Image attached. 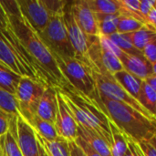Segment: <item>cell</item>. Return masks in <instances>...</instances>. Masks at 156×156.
Masks as SVG:
<instances>
[{"instance_id": "6da1fadb", "label": "cell", "mask_w": 156, "mask_h": 156, "mask_svg": "<svg viewBox=\"0 0 156 156\" xmlns=\"http://www.w3.org/2000/svg\"><path fill=\"white\" fill-rule=\"evenodd\" d=\"M0 4L6 15L9 28L49 83L57 89L67 85L51 53L21 15L16 0H3Z\"/></svg>"}, {"instance_id": "7a4b0ae2", "label": "cell", "mask_w": 156, "mask_h": 156, "mask_svg": "<svg viewBox=\"0 0 156 156\" xmlns=\"http://www.w3.org/2000/svg\"><path fill=\"white\" fill-rule=\"evenodd\" d=\"M57 89V88H56ZM64 103L78 125L91 130L101 135L111 146L112 136L110 120L105 113L103 105L74 90L69 83L60 89Z\"/></svg>"}, {"instance_id": "3957f363", "label": "cell", "mask_w": 156, "mask_h": 156, "mask_svg": "<svg viewBox=\"0 0 156 156\" xmlns=\"http://www.w3.org/2000/svg\"><path fill=\"white\" fill-rule=\"evenodd\" d=\"M109 120L129 139L135 143L156 136V120H152L131 106L99 94Z\"/></svg>"}, {"instance_id": "277c9868", "label": "cell", "mask_w": 156, "mask_h": 156, "mask_svg": "<svg viewBox=\"0 0 156 156\" xmlns=\"http://www.w3.org/2000/svg\"><path fill=\"white\" fill-rule=\"evenodd\" d=\"M66 81L77 91L100 102L99 92L92 77L90 64L77 58H66L51 54Z\"/></svg>"}, {"instance_id": "5b68a950", "label": "cell", "mask_w": 156, "mask_h": 156, "mask_svg": "<svg viewBox=\"0 0 156 156\" xmlns=\"http://www.w3.org/2000/svg\"><path fill=\"white\" fill-rule=\"evenodd\" d=\"M62 14L51 16L47 27L37 35L51 54L73 58L76 55L69 40Z\"/></svg>"}, {"instance_id": "8992f818", "label": "cell", "mask_w": 156, "mask_h": 156, "mask_svg": "<svg viewBox=\"0 0 156 156\" xmlns=\"http://www.w3.org/2000/svg\"><path fill=\"white\" fill-rule=\"evenodd\" d=\"M91 69V68H90ZM91 73L93 80L95 81L98 92L101 96L105 97L107 99L120 101L125 103L134 110L138 111L144 116L149 119L156 120L155 117L151 115L134 98L127 93V91L115 80L113 75L110 74L106 70L98 71L96 69H91Z\"/></svg>"}, {"instance_id": "52a82bcc", "label": "cell", "mask_w": 156, "mask_h": 156, "mask_svg": "<svg viewBox=\"0 0 156 156\" xmlns=\"http://www.w3.org/2000/svg\"><path fill=\"white\" fill-rule=\"evenodd\" d=\"M47 87L40 82L22 77L16 87L15 97L17 101L19 115L28 122L35 115L38 101Z\"/></svg>"}, {"instance_id": "ba28073f", "label": "cell", "mask_w": 156, "mask_h": 156, "mask_svg": "<svg viewBox=\"0 0 156 156\" xmlns=\"http://www.w3.org/2000/svg\"><path fill=\"white\" fill-rule=\"evenodd\" d=\"M62 16H63V21H64V25L66 27V31L68 34V37L75 52L76 58L88 62L87 53L90 45V37H89L79 27V26L75 22L71 10H70V5H69V1L67 2L64 7Z\"/></svg>"}, {"instance_id": "9c48e42d", "label": "cell", "mask_w": 156, "mask_h": 156, "mask_svg": "<svg viewBox=\"0 0 156 156\" xmlns=\"http://www.w3.org/2000/svg\"><path fill=\"white\" fill-rule=\"evenodd\" d=\"M19 11L32 29L39 34L48 24L50 13L42 0H16Z\"/></svg>"}, {"instance_id": "30bf717a", "label": "cell", "mask_w": 156, "mask_h": 156, "mask_svg": "<svg viewBox=\"0 0 156 156\" xmlns=\"http://www.w3.org/2000/svg\"><path fill=\"white\" fill-rule=\"evenodd\" d=\"M70 10L73 18L79 27L89 37H95L99 36L97 21L94 13L89 7L86 0H78L69 2Z\"/></svg>"}, {"instance_id": "8fae6325", "label": "cell", "mask_w": 156, "mask_h": 156, "mask_svg": "<svg viewBox=\"0 0 156 156\" xmlns=\"http://www.w3.org/2000/svg\"><path fill=\"white\" fill-rule=\"evenodd\" d=\"M57 90V89H56ZM57 98H58V110L55 120V128L57 133L59 137L67 140L68 142L75 141L78 137V124L73 119L71 113L67 109L64 101L57 90Z\"/></svg>"}, {"instance_id": "7c38bea8", "label": "cell", "mask_w": 156, "mask_h": 156, "mask_svg": "<svg viewBox=\"0 0 156 156\" xmlns=\"http://www.w3.org/2000/svg\"><path fill=\"white\" fill-rule=\"evenodd\" d=\"M16 141L22 155L39 156L36 133L19 114L16 117Z\"/></svg>"}, {"instance_id": "4fadbf2b", "label": "cell", "mask_w": 156, "mask_h": 156, "mask_svg": "<svg viewBox=\"0 0 156 156\" xmlns=\"http://www.w3.org/2000/svg\"><path fill=\"white\" fill-rule=\"evenodd\" d=\"M120 60L124 70L143 80L152 74H156V66H153L143 55H128L124 53Z\"/></svg>"}, {"instance_id": "5bb4252c", "label": "cell", "mask_w": 156, "mask_h": 156, "mask_svg": "<svg viewBox=\"0 0 156 156\" xmlns=\"http://www.w3.org/2000/svg\"><path fill=\"white\" fill-rule=\"evenodd\" d=\"M58 110L57 90L55 87L48 86L45 89L37 107L36 115L40 119L51 123H55Z\"/></svg>"}, {"instance_id": "9a60e30c", "label": "cell", "mask_w": 156, "mask_h": 156, "mask_svg": "<svg viewBox=\"0 0 156 156\" xmlns=\"http://www.w3.org/2000/svg\"><path fill=\"white\" fill-rule=\"evenodd\" d=\"M78 137L85 141L92 149L101 156H112L110 144L97 133L78 125Z\"/></svg>"}, {"instance_id": "2e32d148", "label": "cell", "mask_w": 156, "mask_h": 156, "mask_svg": "<svg viewBox=\"0 0 156 156\" xmlns=\"http://www.w3.org/2000/svg\"><path fill=\"white\" fill-rule=\"evenodd\" d=\"M115 80L127 91L129 95L134 98L137 101L141 86L143 83V80L134 76L133 74L122 69L113 75Z\"/></svg>"}, {"instance_id": "e0dca14e", "label": "cell", "mask_w": 156, "mask_h": 156, "mask_svg": "<svg viewBox=\"0 0 156 156\" xmlns=\"http://www.w3.org/2000/svg\"><path fill=\"white\" fill-rule=\"evenodd\" d=\"M27 123L31 126L34 132L45 141L52 142L58 137L55 125L51 122L40 119L37 115H35Z\"/></svg>"}, {"instance_id": "ac0fdd59", "label": "cell", "mask_w": 156, "mask_h": 156, "mask_svg": "<svg viewBox=\"0 0 156 156\" xmlns=\"http://www.w3.org/2000/svg\"><path fill=\"white\" fill-rule=\"evenodd\" d=\"M16 117L11 119L9 127L4 136V147L5 156H23L17 144V133H16Z\"/></svg>"}, {"instance_id": "d6986e66", "label": "cell", "mask_w": 156, "mask_h": 156, "mask_svg": "<svg viewBox=\"0 0 156 156\" xmlns=\"http://www.w3.org/2000/svg\"><path fill=\"white\" fill-rule=\"evenodd\" d=\"M128 37L133 44V46L139 50L140 52L143 51L144 47L153 39L156 38V30L154 27L149 26H144L137 31L133 33H129Z\"/></svg>"}, {"instance_id": "ffe728a7", "label": "cell", "mask_w": 156, "mask_h": 156, "mask_svg": "<svg viewBox=\"0 0 156 156\" xmlns=\"http://www.w3.org/2000/svg\"><path fill=\"white\" fill-rule=\"evenodd\" d=\"M37 141L42 144L48 156H70L69 142L61 137H58L52 142H48L42 139L36 133Z\"/></svg>"}, {"instance_id": "44dd1931", "label": "cell", "mask_w": 156, "mask_h": 156, "mask_svg": "<svg viewBox=\"0 0 156 156\" xmlns=\"http://www.w3.org/2000/svg\"><path fill=\"white\" fill-rule=\"evenodd\" d=\"M110 131L112 136L111 154L112 156H124L128 149V138L111 121Z\"/></svg>"}, {"instance_id": "7402d4cb", "label": "cell", "mask_w": 156, "mask_h": 156, "mask_svg": "<svg viewBox=\"0 0 156 156\" xmlns=\"http://www.w3.org/2000/svg\"><path fill=\"white\" fill-rule=\"evenodd\" d=\"M21 78L20 75L15 73L5 64L0 62V89L15 95Z\"/></svg>"}, {"instance_id": "603a6c76", "label": "cell", "mask_w": 156, "mask_h": 156, "mask_svg": "<svg viewBox=\"0 0 156 156\" xmlns=\"http://www.w3.org/2000/svg\"><path fill=\"white\" fill-rule=\"evenodd\" d=\"M137 101L154 117L156 114V90L144 80L142 83Z\"/></svg>"}, {"instance_id": "cb8c5ba5", "label": "cell", "mask_w": 156, "mask_h": 156, "mask_svg": "<svg viewBox=\"0 0 156 156\" xmlns=\"http://www.w3.org/2000/svg\"><path fill=\"white\" fill-rule=\"evenodd\" d=\"M121 13L116 15H95L97 27L100 36L110 37L117 32V25Z\"/></svg>"}, {"instance_id": "d4e9b609", "label": "cell", "mask_w": 156, "mask_h": 156, "mask_svg": "<svg viewBox=\"0 0 156 156\" xmlns=\"http://www.w3.org/2000/svg\"><path fill=\"white\" fill-rule=\"evenodd\" d=\"M94 15H116L121 13L117 0H86Z\"/></svg>"}, {"instance_id": "484cf974", "label": "cell", "mask_w": 156, "mask_h": 156, "mask_svg": "<svg viewBox=\"0 0 156 156\" xmlns=\"http://www.w3.org/2000/svg\"><path fill=\"white\" fill-rule=\"evenodd\" d=\"M0 62L5 64L15 73L20 75L16 58L9 47V44L7 43L6 39L4 37L1 32H0Z\"/></svg>"}, {"instance_id": "4316f807", "label": "cell", "mask_w": 156, "mask_h": 156, "mask_svg": "<svg viewBox=\"0 0 156 156\" xmlns=\"http://www.w3.org/2000/svg\"><path fill=\"white\" fill-rule=\"evenodd\" d=\"M101 62L104 69L112 75L123 69L121 60L114 54L102 47H101Z\"/></svg>"}, {"instance_id": "83f0119b", "label": "cell", "mask_w": 156, "mask_h": 156, "mask_svg": "<svg viewBox=\"0 0 156 156\" xmlns=\"http://www.w3.org/2000/svg\"><path fill=\"white\" fill-rule=\"evenodd\" d=\"M111 40L125 54L128 55H143L142 52L137 50L132 44L128 34H122V33H114L113 35L109 37Z\"/></svg>"}, {"instance_id": "f1b7e54d", "label": "cell", "mask_w": 156, "mask_h": 156, "mask_svg": "<svg viewBox=\"0 0 156 156\" xmlns=\"http://www.w3.org/2000/svg\"><path fill=\"white\" fill-rule=\"evenodd\" d=\"M144 26V23L140 22L134 17L121 14L117 25V32L122 34H129L139 30Z\"/></svg>"}, {"instance_id": "f546056e", "label": "cell", "mask_w": 156, "mask_h": 156, "mask_svg": "<svg viewBox=\"0 0 156 156\" xmlns=\"http://www.w3.org/2000/svg\"><path fill=\"white\" fill-rule=\"evenodd\" d=\"M117 3L120 6L122 15L133 16L145 25L139 10L140 0H117Z\"/></svg>"}, {"instance_id": "4dcf8cb0", "label": "cell", "mask_w": 156, "mask_h": 156, "mask_svg": "<svg viewBox=\"0 0 156 156\" xmlns=\"http://www.w3.org/2000/svg\"><path fill=\"white\" fill-rule=\"evenodd\" d=\"M0 109L13 116H17L19 114L15 95L8 93L2 89H0Z\"/></svg>"}, {"instance_id": "1f68e13d", "label": "cell", "mask_w": 156, "mask_h": 156, "mask_svg": "<svg viewBox=\"0 0 156 156\" xmlns=\"http://www.w3.org/2000/svg\"><path fill=\"white\" fill-rule=\"evenodd\" d=\"M44 5L47 7L51 16L62 14L64 7L68 1L65 0H42Z\"/></svg>"}, {"instance_id": "d6a6232c", "label": "cell", "mask_w": 156, "mask_h": 156, "mask_svg": "<svg viewBox=\"0 0 156 156\" xmlns=\"http://www.w3.org/2000/svg\"><path fill=\"white\" fill-rule=\"evenodd\" d=\"M155 137H153L150 140H143L139 143H136L144 156H156Z\"/></svg>"}, {"instance_id": "836d02e7", "label": "cell", "mask_w": 156, "mask_h": 156, "mask_svg": "<svg viewBox=\"0 0 156 156\" xmlns=\"http://www.w3.org/2000/svg\"><path fill=\"white\" fill-rule=\"evenodd\" d=\"M142 54L153 66H156V38L150 41L144 47Z\"/></svg>"}, {"instance_id": "e575fe53", "label": "cell", "mask_w": 156, "mask_h": 156, "mask_svg": "<svg viewBox=\"0 0 156 156\" xmlns=\"http://www.w3.org/2000/svg\"><path fill=\"white\" fill-rule=\"evenodd\" d=\"M13 117L15 116L10 115L0 109V137L4 136L6 133L9 127V122Z\"/></svg>"}, {"instance_id": "d590c367", "label": "cell", "mask_w": 156, "mask_h": 156, "mask_svg": "<svg viewBox=\"0 0 156 156\" xmlns=\"http://www.w3.org/2000/svg\"><path fill=\"white\" fill-rule=\"evenodd\" d=\"M154 6H156L155 0H144V1H140L139 10H140L141 16L144 18V23H145V18H146L147 15L149 14L151 9L153 7H154ZM145 25H146V23H145Z\"/></svg>"}, {"instance_id": "8d00e7d4", "label": "cell", "mask_w": 156, "mask_h": 156, "mask_svg": "<svg viewBox=\"0 0 156 156\" xmlns=\"http://www.w3.org/2000/svg\"><path fill=\"white\" fill-rule=\"evenodd\" d=\"M76 143V144L83 151V153L85 154L86 156H101V154H99L94 149H92L85 141H83L81 138L77 137L74 141Z\"/></svg>"}, {"instance_id": "74e56055", "label": "cell", "mask_w": 156, "mask_h": 156, "mask_svg": "<svg viewBox=\"0 0 156 156\" xmlns=\"http://www.w3.org/2000/svg\"><path fill=\"white\" fill-rule=\"evenodd\" d=\"M128 138V137H127ZM124 156H144L138 144L133 140L128 138V149Z\"/></svg>"}, {"instance_id": "f35d334b", "label": "cell", "mask_w": 156, "mask_h": 156, "mask_svg": "<svg viewBox=\"0 0 156 156\" xmlns=\"http://www.w3.org/2000/svg\"><path fill=\"white\" fill-rule=\"evenodd\" d=\"M145 26H149L155 28L156 26V6L153 7L151 9V11L149 12V14L147 15L146 18H145Z\"/></svg>"}, {"instance_id": "ab89813d", "label": "cell", "mask_w": 156, "mask_h": 156, "mask_svg": "<svg viewBox=\"0 0 156 156\" xmlns=\"http://www.w3.org/2000/svg\"><path fill=\"white\" fill-rule=\"evenodd\" d=\"M69 146L70 156H86L83 151L76 144L74 141L69 142Z\"/></svg>"}, {"instance_id": "60d3db41", "label": "cell", "mask_w": 156, "mask_h": 156, "mask_svg": "<svg viewBox=\"0 0 156 156\" xmlns=\"http://www.w3.org/2000/svg\"><path fill=\"white\" fill-rule=\"evenodd\" d=\"M8 26V21L6 15L0 4V29H5Z\"/></svg>"}, {"instance_id": "b9f144b4", "label": "cell", "mask_w": 156, "mask_h": 156, "mask_svg": "<svg viewBox=\"0 0 156 156\" xmlns=\"http://www.w3.org/2000/svg\"><path fill=\"white\" fill-rule=\"evenodd\" d=\"M144 81H145L150 87H152L154 90H156V74H152V75L148 76V77L144 80Z\"/></svg>"}, {"instance_id": "7bdbcfd3", "label": "cell", "mask_w": 156, "mask_h": 156, "mask_svg": "<svg viewBox=\"0 0 156 156\" xmlns=\"http://www.w3.org/2000/svg\"><path fill=\"white\" fill-rule=\"evenodd\" d=\"M4 136L0 137V156H5V147H4Z\"/></svg>"}, {"instance_id": "ee69618b", "label": "cell", "mask_w": 156, "mask_h": 156, "mask_svg": "<svg viewBox=\"0 0 156 156\" xmlns=\"http://www.w3.org/2000/svg\"><path fill=\"white\" fill-rule=\"evenodd\" d=\"M38 142V141H37ZM38 154H39V156H48V154L46 153V151H45V149H44V147L42 146V144L38 142Z\"/></svg>"}]
</instances>
